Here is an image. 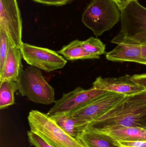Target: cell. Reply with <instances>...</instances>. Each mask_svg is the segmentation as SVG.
<instances>
[{
	"instance_id": "obj_17",
	"label": "cell",
	"mask_w": 146,
	"mask_h": 147,
	"mask_svg": "<svg viewBox=\"0 0 146 147\" xmlns=\"http://www.w3.org/2000/svg\"><path fill=\"white\" fill-rule=\"evenodd\" d=\"M18 90L17 83L11 80L0 81V109L14 104L15 93Z\"/></svg>"
},
{
	"instance_id": "obj_19",
	"label": "cell",
	"mask_w": 146,
	"mask_h": 147,
	"mask_svg": "<svg viewBox=\"0 0 146 147\" xmlns=\"http://www.w3.org/2000/svg\"><path fill=\"white\" fill-rule=\"evenodd\" d=\"M9 42L3 30L0 29V71H1L7 57Z\"/></svg>"
},
{
	"instance_id": "obj_9",
	"label": "cell",
	"mask_w": 146,
	"mask_h": 147,
	"mask_svg": "<svg viewBox=\"0 0 146 147\" xmlns=\"http://www.w3.org/2000/svg\"><path fill=\"white\" fill-rule=\"evenodd\" d=\"M125 96L108 91L94 102L67 115L80 118L89 124L105 114Z\"/></svg>"
},
{
	"instance_id": "obj_14",
	"label": "cell",
	"mask_w": 146,
	"mask_h": 147,
	"mask_svg": "<svg viewBox=\"0 0 146 147\" xmlns=\"http://www.w3.org/2000/svg\"><path fill=\"white\" fill-rule=\"evenodd\" d=\"M80 139L87 147H122L110 136L88 129L84 131Z\"/></svg>"
},
{
	"instance_id": "obj_2",
	"label": "cell",
	"mask_w": 146,
	"mask_h": 147,
	"mask_svg": "<svg viewBox=\"0 0 146 147\" xmlns=\"http://www.w3.org/2000/svg\"><path fill=\"white\" fill-rule=\"evenodd\" d=\"M121 29L113 44L146 45V8L138 1L130 3L121 11Z\"/></svg>"
},
{
	"instance_id": "obj_10",
	"label": "cell",
	"mask_w": 146,
	"mask_h": 147,
	"mask_svg": "<svg viewBox=\"0 0 146 147\" xmlns=\"http://www.w3.org/2000/svg\"><path fill=\"white\" fill-rule=\"evenodd\" d=\"M92 86L105 91L133 95L145 90L144 87L132 79V75L126 74L117 78H103L99 77L93 83Z\"/></svg>"
},
{
	"instance_id": "obj_8",
	"label": "cell",
	"mask_w": 146,
	"mask_h": 147,
	"mask_svg": "<svg viewBox=\"0 0 146 147\" xmlns=\"http://www.w3.org/2000/svg\"><path fill=\"white\" fill-rule=\"evenodd\" d=\"M0 29L10 45L20 49L22 40V20L17 0H0Z\"/></svg>"
},
{
	"instance_id": "obj_16",
	"label": "cell",
	"mask_w": 146,
	"mask_h": 147,
	"mask_svg": "<svg viewBox=\"0 0 146 147\" xmlns=\"http://www.w3.org/2000/svg\"><path fill=\"white\" fill-rule=\"evenodd\" d=\"M143 129L135 127H127L99 132L110 136L118 142L134 141L146 140V136L143 133Z\"/></svg>"
},
{
	"instance_id": "obj_12",
	"label": "cell",
	"mask_w": 146,
	"mask_h": 147,
	"mask_svg": "<svg viewBox=\"0 0 146 147\" xmlns=\"http://www.w3.org/2000/svg\"><path fill=\"white\" fill-rule=\"evenodd\" d=\"M22 58L20 49L9 45L3 67L0 71V81L8 80L17 82L23 71Z\"/></svg>"
},
{
	"instance_id": "obj_23",
	"label": "cell",
	"mask_w": 146,
	"mask_h": 147,
	"mask_svg": "<svg viewBox=\"0 0 146 147\" xmlns=\"http://www.w3.org/2000/svg\"><path fill=\"white\" fill-rule=\"evenodd\" d=\"M132 79L135 83L144 87L146 90V74L132 75Z\"/></svg>"
},
{
	"instance_id": "obj_25",
	"label": "cell",
	"mask_w": 146,
	"mask_h": 147,
	"mask_svg": "<svg viewBox=\"0 0 146 147\" xmlns=\"http://www.w3.org/2000/svg\"><path fill=\"white\" fill-rule=\"evenodd\" d=\"M142 46V51L145 56L146 57V45H141Z\"/></svg>"
},
{
	"instance_id": "obj_1",
	"label": "cell",
	"mask_w": 146,
	"mask_h": 147,
	"mask_svg": "<svg viewBox=\"0 0 146 147\" xmlns=\"http://www.w3.org/2000/svg\"><path fill=\"white\" fill-rule=\"evenodd\" d=\"M127 127L146 129V90L125 96L87 129L103 132Z\"/></svg>"
},
{
	"instance_id": "obj_5",
	"label": "cell",
	"mask_w": 146,
	"mask_h": 147,
	"mask_svg": "<svg viewBox=\"0 0 146 147\" xmlns=\"http://www.w3.org/2000/svg\"><path fill=\"white\" fill-rule=\"evenodd\" d=\"M16 83L21 96L33 102L49 105L55 101L54 88L36 67L28 66L23 70Z\"/></svg>"
},
{
	"instance_id": "obj_22",
	"label": "cell",
	"mask_w": 146,
	"mask_h": 147,
	"mask_svg": "<svg viewBox=\"0 0 146 147\" xmlns=\"http://www.w3.org/2000/svg\"><path fill=\"white\" fill-rule=\"evenodd\" d=\"M118 142L122 147H146V140Z\"/></svg>"
},
{
	"instance_id": "obj_15",
	"label": "cell",
	"mask_w": 146,
	"mask_h": 147,
	"mask_svg": "<svg viewBox=\"0 0 146 147\" xmlns=\"http://www.w3.org/2000/svg\"><path fill=\"white\" fill-rule=\"evenodd\" d=\"M57 52L69 61L99 59L100 58L87 53L81 46V40L78 39L73 40L68 45L63 46Z\"/></svg>"
},
{
	"instance_id": "obj_7",
	"label": "cell",
	"mask_w": 146,
	"mask_h": 147,
	"mask_svg": "<svg viewBox=\"0 0 146 147\" xmlns=\"http://www.w3.org/2000/svg\"><path fill=\"white\" fill-rule=\"evenodd\" d=\"M20 50L27 64L46 72L62 69L67 63L58 53L48 48L23 43Z\"/></svg>"
},
{
	"instance_id": "obj_4",
	"label": "cell",
	"mask_w": 146,
	"mask_h": 147,
	"mask_svg": "<svg viewBox=\"0 0 146 147\" xmlns=\"http://www.w3.org/2000/svg\"><path fill=\"white\" fill-rule=\"evenodd\" d=\"M121 19V11L113 0H92L82 16V22L96 37L111 29Z\"/></svg>"
},
{
	"instance_id": "obj_3",
	"label": "cell",
	"mask_w": 146,
	"mask_h": 147,
	"mask_svg": "<svg viewBox=\"0 0 146 147\" xmlns=\"http://www.w3.org/2000/svg\"><path fill=\"white\" fill-rule=\"evenodd\" d=\"M30 130L55 147H87L80 138L72 137L57 123L54 118L32 110L27 117Z\"/></svg>"
},
{
	"instance_id": "obj_24",
	"label": "cell",
	"mask_w": 146,
	"mask_h": 147,
	"mask_svg": "<svg viewBox=\"0 0 146 147\" xmlns=\"http://www.w3.org/2000/svg\"><path fill=\"white\" fill-rule=\"evenodd\" d=\"M117 5L121 11L125 8L130 3L138 0H113Z\"/></svg>"
},
{
	"instance_id": "obj_11",
	"label": "cell",
	"mask_w": 146,
	"mask_h": 147,
	"mask_svg": "<svg viewBox=\"0 0 146 147\" xmlns=\"http://www.w3.org/2000/svg\"><path fill=\"white\" fill-rule=\"evenodd\" d=\"M106 59L114 62H133L146 65V57L139 45L121 44L106 53Z\"/></svg>"
},
{
	"instance_id": "obj_26",
	"label": "cell",
	"mask_w": 146,
	"mask_h": 147,
	"mask_svg": "<svg viewBox=\"0 0 146 147\" xmlns=\"http://www.w3.org/2000/svg\"><path fill=\"white\" fill-rule=\"evenodd\" d=\"M143 132L146 136V129H143Z\"/></svg>"
},
{
	"instance_id": "obj_13",
	"label": "cell",
	"mask_w": 146,
	"mask_h": 147,
	"mask_svg": "<svg viewBox=\"0 0 146 147\" xmlns=\"http://www.w3.org/2000/svg\"><path fill=\"white\" fill-rule=\"evenodd\" d=\"M58 125L72 137L80 138L87 128L88 123L78 117L65 114L53 117Z\"/></svg>"
},
{
	"instance_id": "obj_21",
	"label": "cell",
	"mask_w": 146,
	"mask_h": 147,
	"mask_svg": "<svg viewBox=\"0 0 146 147\" xmlns=\"http://www.w3.org/2000/svg\"><path fill=\"white\" fill-rule=\"evenodd\" d=\"M42 4L54 6H62L72 1L73 0H33Z\"/></svg>"
},
{
	"instance_id": "obj_20",
	"label": "cell",
	"mask_w": 146,
	"mask_h": 147,
	"mask_svg": "<svg viewBox=\"0 0 146 147\" xmlns=\"http://www.w3.org/2000/svg\"><path fill=\"white\" fill-rule=\"evenodd\" d=\"M27 137L31 146L35 147H55L51 145L41 136L31 130L27 132Z\"/></svg>"
},
{
	"instance_id": "obj_6",
	"label": "cell",
	"mask_w": 146,
	"mask_h": 147,
	"mask_svg": "<svg viewBox=\"0 0 146 147\" xmlns=\"http://www.w3.org/2000/svg\"><path fill=\"white\" fill-rule=\"evenodd\" d=\"M107 92L93 86L86 90L79 86L70 92L64 93L60 99L55 101V105L47 115L53 117L61 114H71L94 102Z\"/></svg>"
},
{
	"instance_id": "obj_18",
	"label": "cell",
	"mask_w": 146,
	"mask_h": 147,
	"mask_svg": "<svg viewBox=\"0 0 146 147\" xmlns=\"http://www.w3.org/2000/svg\"><path fill=\"white\" fill-rule=\"evenodd\" d=\"M81 46L88 53L100 57L105 53V45L97 38L91 37L84 41H81Z\"/></svg>"
}]
</instances>
